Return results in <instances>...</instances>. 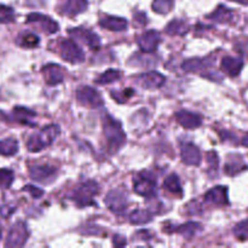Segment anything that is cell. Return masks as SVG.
I'll use <instances>...</instances> for the list:
<instances>
[{
	"mask_svg": "<svg viewBox=\"0 0 248 248\" xmlns=\"http://www.w3.org/2000/svg\"><path fill=\"white\" fill-rule=\"evenodd\" d=\"M103 131L107 140V148L109 153H118L124 147L126 140V135L124 132L121 124L118 120L106 114L103 118Z\"/></svg>",
	"mask_w": 248,
	"mask_h": 248,
	"instance_id": "6da1fadb",
	"label": "cell"
},
{
	"mask_svg": "<svg viewBox=\"0 0 248 248\" xmlns=\"http://www.w3.org/2000/svg\"><path fill=\"white\" fill-rule=\"evenodd\" d=\"M165 81H166V78L157 72L144 73V74H140V77L136 78V82L140 87L147 90L159 89V87L164 86Z\"/></svg>",
	"mask_w": 248,
	"mask_h": 248,
	"instance_id": "8fae6325",
	"label": "cell"
},
{
	"mask_svg": "<svg viewBox=\"0 0 248 248\" xmlns=\"http://www.w3.org/2000/svg\"><path fill=\"white\" fill-rule=\"evenodd\" d=\"M182 161L189 166H198L201 162V153L193 143H183L181 149Z\"/></svg>",
	"mask_w": 248,
	"mask_h": 248,
	"instance_id": "4fadbf2b",
	"label": "cell"
},
{
	"mask_svg": "<svg viewBox=\"0 0 248 248\" xmlns=\"http://www.w3.org/2000/svg\"><path fill=\"white\" fill-rule=\"evenodd\" d=\"M14 212L15 207H12V206H2V207L0 208V216L4 218H9Z\"/></svg>",
	"mask_w": 248,
	"mask_h": 248,
	"instance_id": "f35d334b",
	"label": "cell"
},
{
	"mask_svg": "<svg viewBox=\"0 0 248 248\" xmlns=\"http://www.w3.org/2000/svg\"><path fill=\"white\" fill-rule=\"evenodd\" d=\"M213 63V61L211 62V57L203 58H191V60H186V62L182 64V68L186 72H193V73H202L203 70L207 69L208 67H211Z\"/></svg>",
	"mask_w": 248,
	"mask_h": 248,
	"instance_id": "ffe728a7",
	"label": "cell"
},
{
	"mask_svg": "<svg viewBox=\"0 0 248 248\" xmlns=\"http://www.w3.org/2000/svg\"><path fill=\"white\" fill-rule=\"evenodd\" d=\"M188 31V24L182 21V19H173V21L167 24L166 29H165V31L170 35H184Z\"/></svg>",
	"mask_w": 248,
	"mask_h": 248,
	"instance_id": "484cf974",
	"label": "cell"
},
{
	"mask_svg": "<svg viewBox=\"0 0 248 248\" xmlns=\"http://www.w3.org/2000/svg\"><path fill=\"white\" fill-rule=\"evenodd\" d=\"M208 18L217 23H230L234 19V12L230 9L225 7L224 5H219L212 14L208 16Z\"/></svg>",
	"mask_w": 248,
	"mask_h": 248,
	"instance_id": "7402d4cb",
	"label": "cell"
},
{
	"mask_svg": "<svg viewBox=\"0 0 248 248\" xmlns=\"http://www.w3.org/2000/svg\"><path fill=\"white\" fill-rule=\"evenodd\" d=\"M133 189L136 193L147 199H152L156 195V181L147 172L138 174L133 181Z\"/></svg>",
	"mask_w": 248,
	"mask_h": 248,
	"instance_id": "5b68a950",
	"label": "cell"
},
{
	"mask_svg": "<svg viewBox=\"0 0 248 248\" xmlns=\"http://www.w3.org/2000/svg\"><path fill=\"white\" fill-rule=\"evenodd\" d=\"M15 19V11L12 7L0 5V23H11Z\"/></svg>",
	"mask_w": 248,
	"mask_h": 248,
	"instance_id": "836d02e7",
	"label": "cell"
},
{
	"mask_svg": "<svg viewBox=\"0 0 248 248\" xmlns=\"http://www.w3.org/2000/svg\"><path fill=\"white\" fill-rule=\"evenodd\" d=\"M220 67H222L223 72L227 73L230 77H237L244 68V61L241 58L225 56L223 57Z\"/></svg>",
	"mask_w": 248,
	"mask_h": 248,
	"instance_id": "ac0fdd59",
	"label": "cell"
},
{
	"mask_svg": "<svg viewBox=\"0 0 248 248\" xmlns=\"http://www.w3.org/2000/svg\"><path fill=\"white\" fill-rule=\"evenodd\" d=\"M153 219V212L149 210H136L131 213L130 222L135 225H142Z\"/></svg>",
	"mask_w": 248,
	"mask_h": 248,
	"instance_id": "4316f807",
	"label": "cell"
},
{
	"mask_svg": "<svg viewBox=\"0 0 248 248\" xmlns=\"http://www.w3.org/2000/svg\"><path fill=\"white\" fill-rule=\"evenodd\" d=\"M174 4V0H154L153 2V10L156 14L166 15L172 10Z\"/></svg>",
	"mask_w": 248,
	"mask_h": 248,
	"instance_id": "1f68e13d",
	"label": "cell"
},
{
	"mask_svg": "<svg viewBox=\"0 0 248 248\" xmlns=\"http://www.w3.org/2000/svg\"><path fill=\"white\" fill-rule=\"evenodd\" d=\"M107 207L116 215H123L128 205V195L126 189L118 188L109 191L104 199Z\"/></svg>",
	"mask_w": 248,
	"mask_h": 248,
	"instance_id": "277c9868",
	"label": "cell"
},
{
	"mask_svg": "<svg viewBox=\"0 0 248 248\" xmlns=\"http://www.w3.org/2000/svg\"><path fill=\"white\" fill-rule=\"evenodd\" d=\"M31 177L39 183H52L57 177V170L50 165H35L31 169Z\"/></svg>",
	"mask_w": 248,
	"mask_h": 248,
	"instance_id": "30bf717a",
	"label": "cell"
},
{
	"mask_svg": "<svg viewBox=\"0 0 248 248\" xmlns=\"http://www.w3.org/2000/svg\"><path fill=\"white\" fill-rule=\"evenodd\" d=\"M242 145L248 148V133H246V135H245V137L242 138Z\"/></svg>",
	"mask_w": 248,
	"mask_h": 248,
	"instance_id": "b9f144b4",
	"label": "cell"
},
{
	"mask_svg": "<svg viewBox=\"0 0 248 248\" xmlns=\"http://www.w3.org/2000/svg\"><path fill=\"white\" fill-rule=\"evenodd\" d=\"M200 230H201V225L199 224V223L189 222V223H186V224H183V225H181V227L177 228L176 232H178L179 235H182L184 239L190 240V239H193V237L195 236V235L198 234Z\"/></svg>",
	"mask_w": 248,
	"mask_h": 248,
	"instance_id": "d4e9b609",
	"label": "cell"
},
{
	"mask_svg": "<svg viewBox=\"0 0 248 248\" xmlns=\"http://www.w3.org/2000/svg\"><path fill=\"white\" fill-rule=\"evenodd\" d=\"M77 99L82 106L90 107V108H98L103 106V98L98 91L90 86H82L77 91Z\"/></svg>",
	"mask_w": 248,
	"mask_h": 248,
	"instance_id": "ba28073f",
	"label": "cell"
},
{
	"mask_svg": "<svg viewBox=\"0 0 248 248\" xmlns=\"http://www.w3.org/2000/svg\"><path fill=\"white\" fill-rule=\"evenodd\" d=\"M0 239H1V225H0Z\"/></svg>",
	"mask_w": 248,
	"mask_h": 248,
	"instance_id": "7bdbcfd3",
	"label": "cell"
},
{
	"mask_svg": "<svg viewBox=\"0 0 248 248\" xmlns=\"http://www.w3.org/2000/svg\"><path fill=\"white\" fill-rule=\"evenodd\" d=\"M29 236L28 228H27L26 223L17 222L10 229L9 234H7L6 242L5 246L6 247H22L27 242Z\"/></svg>",
	"mask_w": 248,
	"mask_h": 248,
	"instance_id": "52a82bcc",
	"label": "cell"
},
{
	"mask_svg": "<svg viewBox=\"0 0 248 248\" xmlns=\"http://www.w3.org/2000/svg\"><path fill=\"white\" fill-rule=\"evenodd\" d=\"M12 118L19 124H23V125H29L34 126V118H35V113L29 109L24 108V107H16V108L12 110Z\"/></svg>",
	"mask_w": 248,
	"mask_h": 248,
	"instance_id": "44dd1931",
	"label": "cell"
},
{
	"mask_svg": "<svg viewBox=\"0 0 248 248\" xmlns=\"http://www.w3.org/2000/svg\"><path fill=\"white\" fill-rule=\"evenodd\" d=\"M205 200L216 206L228 205L229 203V199H228L227 186H218L212 188L208 193H206Z\"/></svg>",
	"mask_w": 248,
	"mask_h": 248,
	"instance_id": "2e32d148",
	"label": "cell"
},
{
	"mask_svg": "<svg viewBox=\"0 0 248 248\" xmlns=\"http://www.w3.org/2000/svg\"><path fill=\"white\" fill-rule=\"evenodd\" d=\"M99 26L111 31H123L127 28V21L123 17L106 16L99 21Z\"/></svg>",
	"mask_w": 248,
	"mask_h": 248,
	"instance_id": "d6986e66",
	"label": "cell"
},
{
	"mask_svg": "<svg viewBox=\"0 0 248 248\" xmlns=\"http://www.w3.org/2000/svg\"><path fill=\"white\" fill-rule=\"evenodd\" d=\"M164 188L166 189L170 193L174 194V195L181 196L182 193H183V189H182L181 182H179V178L177 174H170L164 182Z\"/></svg>",
	"mask_w": 248,
	"mask_h": 248,
	"instance_id": "83f0119b",
	"label": "cell"
},
{
	"mask_svg": "<svg viewBox=\"0 0 248 248\" xmlns=\"http://www.w3.org/2000/svg\"><path fill=\"white\" fill-rule=\"evenodd\" d=\"M160 40H161V38H160V34L157 33L156 31H153V29H150V31H144V33H143L142 35L137 39V43L143 52L153 53L156 51L157 46H159V44H160Z\"/></svg>",
	"mask_w": 248,
	"mask_h": 248,
	"instance_id": "7c38bea8",
	"label": "cell"
},
{
	"mask_svg": "<svg viewBox=\"0 0 248 248\" xmlns=\"http://www.w3.org/2000/svg\"><path fill=\"white\" fill-rule=\"evenodd\" d=\"M245 169H247V166L245 165L242 157L239 155H234V156H232V159L229 157L227 164H225V173L229 174V176H235Z\"/></svg>",
	"mask_w": 248,
	"mask_h": 248,
	"instance_id": "cb8c5ba5",
	"label": "cell"
},
{
	"mask_svg": "<svg viewBox=\"0 0 248 248\" xmlns=\"http://www.w3.org/2000/svg\"><path fill=\"white\" fill-rule=\"evenodd\" d=\"M58 135H60V126L56 125V124L46 126L40 132L31 136V138L27 142V148L31 153L40 152L44 148L48 147L57 138Z\"/></svg>",
	"mask_w": 248,
	"mask_h": 248,
	"instance_id": "7a4b0ae2",
	"label": "cell"
},
{
	"mask_svg": "<svg viewBox=\"0 0 248 248\" xmlns=\"http://www.w3.org/2000/svg\"><path fill=\"white\" fill-rule=\"evenodd\" d=\"M24 190L28 191V193L31 194V195L33 196L34 199H39V198H41V196L44 195V191L41 190V189L36 188V186H27L26 188H24Z\"/></svg>",
	"mask_w": 248,
	"mask_h": 248,
	"instance_id": "74e56055",
	"label": "cell"
},
{
	"mask_svg": "<svg viewBox=\"0 0 248 248\" xmlns=\"http://www.w3.org/2000/svg\"><path fill=\"white\" fill-rule=\"evenodd\" d=\"M27 23L35 24V27H38L40 31H43L46 34H55L60 29L57 22L53 21L51 17L41 14L28 15V17H27Z\"/></svg>",
	"mask_w": 248,
	"mask_h": 248,
	"instance_id": "9c48e42d",
	"label": "cell"
},
{
	"mask_svg": "<svg viewBox=\"0 0 248 248\" xmlns=\"http://www.w3.org/2000/svg\"><path fill=\"white\" fill-rule=\"evenodd\" d=\"M61 57L69 63H80L85 60L84 51L72 39H64L60 44Z\"/></svg>",
	"mask_w": 248,
	"mask_h": 248,
	"instance_id": "8992f818",
	"label": "cell"
},
{
	"mask_svg": "<svg viewBox=\"0 0 248 248\" xmlns=\"http://www.w3.org/2000/svg\"><path fill=\"white\" fill-rule=\"evenodd\" d=\"M121 74L119 70L116 69H108L107 72H104L103 74L99 75L94 81L99 85H104V84H111L114 81H118L120 79Z\"/></svg>",
	"mask_w": 248,
	"mask_h": 248,
	"instance_id": "f546056e",
	"label": "cell"
},
{
	"mask_svg": "<svg viewBox=\"0 0 248 248\" xmlns=\"http://www.w3.org/2000/svg\"><path fill=\"white\" fill-rule=\"evenodd\" d=\"M18 150V143L15 138H6L0 140V155L4 156H11L15 155Z\"/></svg>",
	"mask_w": 248,
	"mask_h": 248,
	"instance_id": "f1b7e54d",
	"label": "cell"
},
{
	"mask_svg": "<svg viewBox=\"0 0 248 248\" xmlns=\"http://www.w3.org/2000/svg\"><path fill=\"white\" fill-rule=\"evenodd\" d=\"M234 235L239 240H248V219L239 223L234 229Z\"/></svg>",
	"mask_w": 248,
	"mask_h": 248,
	"instance_id": "e575fe53",
	"label": "cell"
},
{
	"mask_svg": "<svg viewBox=\"0 0 248 248\" xmlns=\"http://www.w3.org/2000/svg\"><path fill=\"white\" fill-rule=\"evenodd\" d=\"M176 120L177 123L184 128L188 130H194V128L200 127L202 124V118L199 114L191 113L188 110H181L176 114Z\"/></svg>",
	"mask_w": 248,
	"mask_h": 248,
	"instance_id": "5bb4252c",
	"label": "cell"
},
{
	"mask_svg": "<svg viewBox=\"0 0 248 248\" xmlns=\"http://www.w3.org/2000/svg\"><path fill=\"white\" fill-rule=\"evenodd\" d=\"M69 33L72 35L77 36V38L81 39L82 41L86 43V45L89 46L91 50H98L99 46H101V40L97 36V34H94L93 31H89V29L85 28H75V29H70Z\"/></svg>",
	"mask_w": 248,
	"mask_h": 248,
	"instance_id": "9a60e30c",
	"label": "cell"
},
{
	"mask_svg": "<svg viewBox=\"0 0 248 248\" xmlns=\"http://www.w3.org/2000/svg\"><path fill=\"white\" fill-rule=\"evenodd\" d=\"M113 244L115 245V246H125L126 240L124 239L123 236H120V235H116L113 240Z\"/></svg>",
	"mask_w": 248,
	"mask_h": 248,
	"instance_id": "ab89813d",
	"label": "cell"
},
{
	"mask_svg": "<svg viewBox=\"0 0 248 248\" xmlns=\"http://www.w3.org/2000/svg\"><path fill=\"white\" fill-rule=\"evenodd\" d=\"M240 51H241L244 55L248 56V40H246L244 44H241V45H240Z\"/></svg>",
	"mask_w": 248,
	"mask_h": 248,
	"instance_id": "60d3db41",
	"label": "cell"
},
{
	"mask_svg": "<svg viewBox=\"0 0 248 248\" xmlns=\"http://www.w3.org/2000/svg\"><path fill=\"white\" fill-rule=\"evenodd\" d=\"M44 77H45L46 82L51 86L53 85L61 84V82L64 80V72H63L62 68L57 64H53V63H50V64L45 65L43 68Z\"/></svg>",
	"mask_w": 248,
	"mask_h": 248,
	"instance_id": "e0dca14e",
	"label": "cell"
},
{
	"mask_svg": "<svg viewBox=\"0 0 248 248\" xmlns=\"http://www.w3.org/2000/svg\"><path fill=\"white\" fill-rule=\"evenodd\" d=\"M14 172L11 170L2 169L0 170V188L7 189L11 186L12 182H14Z\"/></svg>",
	"mask_w": 248,
	"mask_h": 248,
	"instance_id": "d6a6232c",
	"label": "cell"
},
{
	"mask_svg": "<svg viewBox=\"0 0 248 248\" xmlns=\"http://www.w3.org/2000/svg\"><path fill=\"white\" fill-rule=\"evenodd\" d=\"M99 186L94 181H86L79 184L70 194V199L78 207H86L93 205V198L98 194Z\"/></svg>",
	"mask_w": 248,
	"mask_h": 248,
	"instance_id": "3957f363",
	"label": "cell"
},
{
	"mask_svg": "<svg viewBox=\"0 0 248 248\" xmlns=\"http://www.w3.org/2000/svg\"><path fill=\"white\" fill-rule=\"evenodd\" d=\"M87 5H89L87 0H67L63 7V12L68 16H77L87 9Z\"/></svg>",
	"mask_w": 248,
	"mask_h": 248,
	"instance_id": "603a6c76",
	"label": "cell"
},
{
	"mask_svg": "<svg viewBox=\"0 0 248 248\" xmlns=\"http://www.w3.org/2000/svg\"><path fill=\"white\" fill-rule=\"evenodd\" d=\"M207 162H208V165L212 167L213 171L218 169V165H219V159H218V155L216 154V152L208 153V154H207Z\"/></svg>",
	"mask_w": 248,
	"mask_h": 248,
	"instance_id": "8d00e7d4",
	"label": "cell"
},
{
	"mask_svg": "<svg viewBox=\"0 0 248 248\" xmlns=\"http://www.w3.org/2000/svg\"><path fill=\"white\" fill-rule=\"evenodd\" d=\"M40 43V39H39L38 35L33 33H23L19 36L18 44L23 47H36Z\"/></svg>",
	"mask_w": 248,
	"mask_h": 248,
	"instance_id": "4dcf8cb0",
	"label": "cell"
},
{
	"mask_svg": "<svg viewBox=\"0 0 248 248\" xmlns=\"http://www.w3.org/2000/svg\"><path fill=\"white\" fill-rule=\"evenodd\" d=\"M133 93H135V91L132 89H126L123 92L111 91V97L116 102H119V103H125V102H127L133 96Z\"/></svg>",
	"mask_w": 248,
	"mask_h": 248,
	"instance_id": "d590c367",
	"label": "cell"
}]
</instances>
